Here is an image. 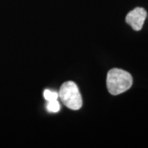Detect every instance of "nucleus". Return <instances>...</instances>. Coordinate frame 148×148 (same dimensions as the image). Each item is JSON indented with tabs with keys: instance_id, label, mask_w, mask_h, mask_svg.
<instances>
[{
	"instance_id": "1",
	"label": "nucleus",
	"mask_w": 148,
	"mask_h": 148,
	"mask_svg": "<svg viewBox=\"0 0 148 148\" xmlns=\"http://www.w3.org/2000/svg\"><path fill=\"white\" fill-rule=\"evenodd\" d=\"M133 79L128 72L120 69H112L107 74L106 85L109 92L113 95L123 93L132 86Z\"/></svg>"
},
{
	"instance_id": "4",
	"label": "nucleus",
	"mask_w": 148,
	"mask_h": 148,
	"mask_svg": "<svg viewBox=\"0 0 148 148\" xmlns=\"http://www.w3.org/2000/svg\"><path fill=\"white\" fill-rule=\"evenodd\" d=\"M46 108H47V111L50 112H58L60 109V103L57 101V99L56 100L49 101L47 103Z\"/></svg>"
},
{
	"instance_id": "2",
	"label": "nucleus",
	"mask_w": 148,
	"mask_h": 148,
	"mask_svg": "<svg viewBox=\"0 0 148 148\" xmlns=\"http://www.w3.org/2000/svg\"><path fill=\"white\" fill-rule=\"evenodd\" d=\"M58 97L64 106L71 110H79L82 106V96L78 87L72 81H68L62 84L58 92Z\"/></svg>"
},
{
	"instance_id": "5",
	"label": "nucleus",
	"mask_w": 148,
	"mask_h": 148,
	"mask_svg": "<svg viewBox=\"0 0 148 148\" xmlns=\"http://www.w3.org/2000/svg\"><path fill=\"white\" fill-rule=\"evenodd\" d=\"M43 96L47 101L56 100L58 97V92L46 89L43 92Z\"/></svg>"
},
{
	"instance_id": "3",
	"label": "nucleus",
	"mask_w": 148,
	"mask_h": 148,
	"mask_svg": "<svg viewBox=\"0 0 148 148\" xmlns=\"http://www.w3.org/2000/svg\"><path fill=\"white\" fill-rule=\"evenodd\" d=\"M147 17V12L143 8H136L129 12L125 17V21L133 29L139 31L143 26Z\"/></svg>"
}]
</instances>
